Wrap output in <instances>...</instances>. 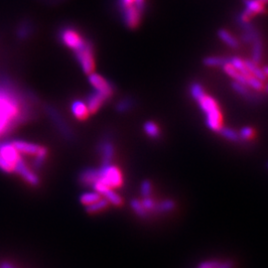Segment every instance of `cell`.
Listing matches in <instances>:
<instances>
[{"label":"cell","mask_w":268,"mask_h":268,"mask_svg":"<svg viewBox=\"0 0 268 268\" xmlns=\"http://www.w3.org/2000/svg\"><path fill=\"white\" fill-rule=\"evenodd\" d=\"M190 93L204 112L207 126L214 132H219L223 126V117L217 100L207 94L203 86L197 82L191 84Z\"/></svg>","instance_id":"6da1fadb"},{"label":"cell","mask_w":268,"mask_h":268,"mask_svg":"<svg viewBox=\"0 0 268 268\" xmlns=\"http://www.w3.org/2000/svg\"><path fill=\"white\" fill-rule=\"evenodd\" d=\"M98 181L109 188L117 189L123 185V175L121 170L112 163L101 165L98 168Z\"/></svg>","instance_id":"7a4b0ae2"},{"label":"cell","mask_w":268,"mask_h":268,"mask_svg":"<svg viewBox=\"0 0 268 268\" xmlns=\"http://www.w3.org/2000/svg\"><path fill=\"white\" fill-rule=\"evenodd\" d=\"M13 172L16 173L17 175H19L27 184H29L33 187H36L40 184L39 176L27 166V164L25 163V161L22 158H20L14 164Z\"/></svg>","instance_id":"3957f363"},{"label":"cell","mask_w":268,"mask_h":268,"mask_svg":"<svg viewBox=\"0 0 268 268\" xmlns=\"http://www.w3.org/2000/svg\"><path fill=\"white\" fill-rule=\"evenodd\" d=\"M91 188L97 192L102 198L106 199L108 201L109 204L115 206V207H120L123 204V199L121 198V196L119 194H117L112 188H109L107 186H105L104 184H102L99 181H96Z\"/></svg>","instance_id":"277c9868"},{"label":"cell","mask_w":268,"mask_h":268,"mask_svg":"<svg viewBox=\"0 0 268 268\" xmlns=\"http://www.w3.org/2000/svg\"><path fill=\"white\" fill-rule=\"evenodd\" d=\"M77 58L82 65L84 72L87 75H90L94 71V61L92 56V51L89 44H86L83 48L76 51Z\"/></svg>","instance_id":"5b68a950"},{"label":"cell","mask_w":268,"mask_h":268,"mask_svg":"<svg viewBox=\"0 0 268 268\" xmlns=\"http://www.w3.org/2000/svg\"><path fill=\"white\" fill-rule=\"evenodd\" d=\"M61 39L68 47L71 49L78 51L86 45L85 40L80 36V34L74 29L67 28L61 34Z\"/></svg>","instance_id":"8992f818"},{"label":"cell","mask_w":268,"mask_h":268,"mask_svg":"<svg viewBox=\"0 0 268 268\" xmlns=\"http://www.w3.org/2000/svg\"><path fill=\"white\" fill-rule=\"evenodd\" d=\"M89 76L90 84L93 86V88L96 89V91L101 93L106 99L109 98L113 94L114 89H113L112 85H110L104 78H102L101 76H99L97 74H93V73H91Z\"/></svg>","instance_id":"52a82bcc"},{"label":"cell","mask_w":268,"mask_h":268,"mask_svg":"<svg viewBox=\"0 0 268 268\" xmlns=\"http://www.w3.org/2000/svg\"><path fill=\"white\" fill-rule=\"evenodd\" d=\"M121 11L124 23L128 28L134 29L139 25L142 13L137 9L135 4L121 7Z\"/></svg>","instance_id":"ba28073f"},{"label":"cell","mask_w":268,"mask_h":268,"mask_svg":"<svg viewBox=\"0 0 268 268\" xmlns=\"http://www.w3.org/2000/svg\"><path fill=\"white\" fill-rule=\"evenodd\" d=\"M232 88L233 89L240 94L242 97H244L246 100L250 102H260L264 99V95L259 93V92H254L250 90V88L246 85H243L238 82H233L232 83Z\"/></svg>","instance_id":"9c48e42d"},{"label":"cell","mask_w":268,"mask_h":268,"mask_svg":"<svg viewBox=\"0 0 268 268\" xmlns=\"http://www.w3.org/2000/svg\"><path fill=\"white\" fill-rule=\"evenodd\" d=\"M79 183L87 188H91V186L98 181V168L87 167L82 170L78 177Z\"/></svg>","instance_id":"30bf717a"},{"label":"cell","mask_w":268,"mask_h":268,"mask_svg":"<svg viewBox=\"0 0 268 268\" xmlns=\"http://www.w3.org/2000/svg\"><path fill=\"white\" fill-rule=\"evenodd\" d=\"M98 154L101 157V165L112 163L115 155V149L112 142L107 139L102 140L98 145Z\"/></svg>","instance_id":"8fae6325"},{"label":"cell","mask_w":268,"mask_h":268,"mask_svg":"<svg viewBox=\"0 0 268 268\" xmlns=\"http://www.w3.org/2000/svg\"><path fill=\"white\" fill-rule=\"evenodd\" d=\"M0 154L14 166V164L21 158L20 153L13 146L12 142H0Z\"/></svg>","instance_id":"7c38bea8"},{"label":"cell","mask_w":268,"mask_h":268,"mask_svg":"<svg viewBox=\"0 0 268 268\" xmlns=\"http://www.w3.org/2000/svg\"><path fill=\"white\" fill-rule=\"evenodd\" d=\"M12 144L20 154L33 155V156H35L42 147L41 145L23 141V140H14L12 141Z\"/></svg>","instance_id":"4fadbf2b"},{"label":"cell","mask_w":268,"mask_h":268,"mask_svg":"<svg viewBox=\"0 0 268 268\" xmlns=\"http://www.w3.org/2000/svg\"><path fill=\"white\" fill-rule=\"evenodd\" d=\"M246 10L244 11L248 16L252 17L255 14L267 13V7L259 0H245Z\"/></svg>","instance_id":"5bb4252c"},{"label":"cell","mask_w":268,"mask_h":268,"mask_svg":"<svg viewBox=\"0 0 268 268\" xmlns=\"http://www.w3.org/2000/svg\"><path fill=\"white\" fill-rule=\"evenodd\" d=\"M106 100V98L99 93L98 91H94L88 99V108L89 113H95L103 104V102Z\"/></svg>","instance_id":"9a60e30c"},{"label":"cell","mask_w":268,"mask_h":268,"mask_svg":"<svg viewBox=\"0 0 268 268\" xmlns=\"http://www.w3.org/2000/svg\"><path fill=\"white\" fill-rule=\"evenodd\" d=\"M253 54H252V61L259 64L264 56V42L262 36H258L253 41Z\"/></svg>","instance_id":"2e32d148"},{"label":"cell","mask_w":268,"mask_h":268,"mask_svg":"<svg viewBox=\"0 0 268 268\" xmlns=\"http://www.w3.org/2000/svg\"><path fill=\"white\" fill-rule=\"evenodd\" d=\"M72 112L80 120L86 119L89 114L88 105L81 100H77L72 104Z\"/></svg>","instance_id":"e0dca14e"},{"label":"cell","mask_w":268,"mask_h":268,"mask_svg":"<svg viewBox=\"0 0 268 268\" xmlns=\"http://www.w3.org/2000/svg\"><path fill=\"white\" fill-rule=\"evenodd\" d=\"M219 38L232 49H238L240 47L239 41L226 29H220L218 31Z\"/></svg>","instance_id":"ac0fdd59"},{"label":"cell","mask_w":268,"mask_h":268,"mask_svg":"<svg viewBox=\"0 0 268 268\" xmlns=\"http://www.w3.org/2000/svg\"><path fill=\"white\" fill-rule=\"evenodd\" d=\"M245 64H246V66H247V68L250 71V73H251L252 76L256 77L257 79H259V80H261L263 82H266L267 81V76L264 73V70L259 67V64L255 63L252 60H246L245 61Z\"/></svg>","instance_id":"d6986e66"},{"label":"cell","mask_w":268,"mask_h":268,"mask_svg":"<svg viewBox=\"0 0 268 268\" xmlns=\"http://www.w3.org/2000/svg\"><path fill=\"white\" fill-rule=\"evenodd\" d=\"M47 156H48V150L46 147L42 146L41 149L39 150V152L35 155V158H34V161L32 163V167L35 171H39L43 168L45 162H46V159H47Z\"/></svg>","instance_id":"ffe728a7"},{"label":"cell","mask_w":268,"mask_h":268,"mask_svg":"<svg viewBox=\"0 0 268 268\" xmlns=\"http://www.w3.org/2000/svg\"><path fill=\"white\" fill-rule=\"evenodd\" d=\"M108 205H109L108 201L101 197L98 201H96L89 206H86V212L89 214H95V213H98V212H101V211L107 209Z\"/></svg>","instance_id":"44dd1931"},{"label":"cell","mask_w":268,"mask_h":268,"mask_svg":"<svg viewBox=\"0 0 268 268\" xmlns=\"http://www.w3.org/2000/svg\"><path fill=\"white\" fill-rule=\"evenodd\" d=\"M230 58L219 57V56H209L203 59V64L207 67H223L225 64L229 63Z\"/></svg>","instance_id":"7402d4cb"},{"label":"cell","mask_w":268,"mask_h":268,"mask_svg":"<svg viewBox=\"0 0 268 268\" xmlns=\"http://www.w3.org/2000/svg\"><path fill=\"white\" fill-rule=\"evenodd\" d=\"M176 208V203L171 199H165L156 206V213L157 214H167L172 212Z\"/></svg>","instance_id":"603a6c76"},{"label":"cell","mask_w":268,"mask_h":268,"mask_svg":"<svg viewBox=\"0 0 268 268\" xmlns=\"http://www.w3.org/2000/svg\"><path fill=\"white\" fill-rule=\"evenodd\" d=\"M229 63L236 69L238 70L242 75L246 76V77H251V73L250 71L248 70L246 64H245V61H243L241 58L239 57H232L230 58V61Z\"/></svg>","instance_id":"cb8c5ba5"},{"label":"cell","mask_w":268,"mask_h":268,"mask_svg":"<svg viewBox=\"0 0 268 268\" xmlns=\"http://www.w3.org/2000/svg\"><path fill=\"white\" fill-rule=\"evenodd\" d=\"M100 198H101V196L97 192H95L93 190L92 192L90 191V192H85V193H83L80 196V202H81L82 205H84L86 207V206H89V205H90V204L98 201Z\"/></svg>","instance_id":"d4e9b609"},{"label":"cell","mask_w":268,"mask_h":268,"mask_svg":"<svg viewBox=\"0 0 268 268\" xmlns=\"http://www.w3.org/2000/svg\"><path fill=\"white\" fill-rule=\"evenodd\" d=\"M223 137H225L226 139L232 141V142H241V138L239 135V132L236 131L233 128L230 127H226V126H222L221 129L219 130V132Z\"/></svg>","instance_id":"484cf974"},{"label":"cell","mask_w":268,"mask_h":268,"mask_svg":"<svg viewBox=\"0 0 268 268\" xmlns=\"http://www.w3.org/2000/svg\"><path fill=\"white\" fill-rule=\"evenodd\" d=\"M130 207L133 210V212L141 219H146L149 217V214L146 212L144 207L141 204V201L139 199H132L130 201Z\"/></svg>","instance_id":"4316f807"},{"label":"cell","mask_w":268,"mask_h":268,"mask_svg":"<svg viewBox=\"0 0 268 268\" xmlns=\"http://www.w3.org/2000/svg\"><path fill=\"white\" fill-rule=\"evenodd\" d=\"M144 131L145 133L151 138H158L160 137V129L158 125L153 121H147L144 123Z\"/></svg>","instance_id":"83f0119b"},{"label":"cell","mask_w":268,"mask_h":268,"mask_svg":"<svg viewBox=\"0 0 268 268\" xmlns=\"http://www.w3.org/2000/svg\"><path fill=\"white\" fill-rule=\"evenodd\" d=\"M140 201H141L142 206L144 207V209L146 210V212L148 214H150V213H156L157 203H156V201L151 196H149V197H143L142 200H140Z\"/></svg>","instance_id":"f1b7e54d"},{"label":"cell","mask_w":268,"mask_h":268,"mask_svg":"<svg viewBox=\"0 0 268 268\" xmlns=\"http://www.w3.org/2000/svg\"><path fill=\"white\" fill-rule=\"evenodd\" d=\"M255 129L251 126H245L243 127L240 132H239V135H240V138H241V141H250L251 139H253L255 137Z\"/></svg>","instance_id":"f546056e"},{"label":"cell","mask_w":268,"mask_h":268,"mask_svg":"<svg viewBox=\"0 0 268 268\" xmlns=\"http://www.w3.org/2000/svg\"><path fill=\"white\" fill-rule=\"evenodd\" d=\"M248 87L252 88L256 91H261L265 89V84L263 81L257 79L254 76H251V77H248Z\"/></svg>","instance_id":"4dcf8cb0"},{"label":"cell","mask_w":268,"mask_h":268,"mask_svg":"<svg viewBox=\"0 0 268 268\" xmlns=\"http://www.w3.org/2000/svg\"><path fill=\"white\" fill-rule=\"evenodd\" d=\"M152 192H153L152 184L148 180L143 181L140 185V194H141L142 198L152 196Z\"/></svg>","instance_id":"1f68e13d"},{"label":"cell","mask_w":268,"mask_h":268,"mask_svg":"<svg viewBox=\"0 0 268 268\" xmlns=\"http://www.w3.org/2000/svg\"><path fill=\"white\" fill-rule=\"evenodd\" d=\"M14 166L10 164L1 154H0V170L5 173H12Z\"/></svg>","instance_id":"d6a6232c"},{"label":"cell","mask_w":268,"mask_h":268,"mask_svg":"<svg viewBox=\"0 0 268 268\" xmlns=\"http://www.w3.org/2000/svg\"><path fill=\"white\" fill-rule=\"evenodd\" d=\"M132 107V101L130 99H124V100H121L117 106H116V109L119 111V112H126L127 110H129L130 108Z\"/></svg>","instance_id":"836d02e7"},{"label":"cell","mask_w":268,"mask_h":268,"mask_svg":"<svg viewBox=\"0 0 268 268\" xmlns=\"http://www.w3.org/2000/svg\"><path fill=\"white\" fill-rule=\"evenodd\" d=\"M221 261L217 260H211V261H205L201 263L196 268H217L219 267Z\"/></svg>","instance_id":"e575fe53"},{"label":"cell","mask_w":268,"mask_h":268,"mask_svg":"<svg viewBox=\"0 0 268 268\" xmlns=\"http://www.w3.org/2000/svg\"><path fill=\"white\" fill-rule=\"evenodd\" d=\"M134 4L141 13H143L145 11V8H146V1L145 0H134Z\"/></svg>","instance_id":"d590c367"},{"label":"cell","mask_w":268,"mask_h":268,"mask_svg":"<svg viewBox=\"0 0 268 268\" xmlns=\"http://www.w3.org/2000/svg\"><path fill=\"white\" fill-rule=\"evenodd\" d=\"M119 4H120V7L129 6V5L134 4V0H119Z\"/></svg>","instance_id":"8d00e7d4"},{"label":"cell","mask_w":268,"mask_h":268,"mask_svg":"<svg viewBox=\"0 0 268 268\" xmlns=\"http://www.w3.org/2000/svg\"><path fill=\"white\" fill-rule=\"evenodd\" d=\"M0 268H17L16 267H14L11 263H8V262H2L0 264Z\"/></svg>","instance_id":"74e56055"},{"label":"cell","mask_w":268,"mask_h":268,"mask_svg":"<svg viewBox=\"0 0 268 268\" xmlns=\"http://www.w3.org/2000/svg\"><path fill=\"white\" fill-rule=\"evenodd\" d=\"M263 70H264V73L266 74V76H267V77H268V66H266V67H264V68H263Z\"/></svg>","instance_id":"f35d334b"},{"label":"cell","mask_w":268,"mask_h":268,"mask_svg":"<svg viewBox=\"0 0 268 268\" xmlns=\"http://www.w3.org/2000/svg\"><path fill=\"white\" fill-rule=\"evenodd\" d=\"M259 1H261L263 4H268V0H259Z\"/></svg>","instance_id":"ab89813d"},{"label":"cell","mask_w":268,"mask_h":268,"mask_svg":"<svg viewBox=\"0 0 268 268\" xmlns=\"http://www.w3.org/2000/svg\"><path fill=\"white\" fill-rule=\"evenodd\" d=\"M265 89V91H266L267 93H268V86H266V87H265V89Z\"/></svg>","instance_id":"60d3db41"}]
</instances>
